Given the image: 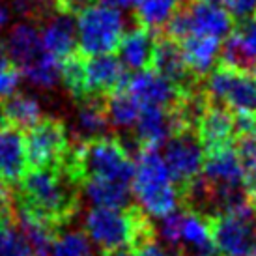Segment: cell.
<instances>
[{
    "instance_id": "obj_31",
    "label": "cell",
    "mask_w": 256,
    "mask_h": 256,
    "mask_svg": "<svg viewBox=\"0 0 256 256\" xmlns=\"http://www.w3.org/2000/svg\"><path fill=\"white\" fill-rule=\"evenodd\" d=\"M17 224V200L15 189L0 182V226Z\"/></svg>"
},
{
    "instance_id": "obj_35",
    "label": "cell",
    "mask_w": 256,
    "mask_h": 256,
    "mask_svg": "<svg viewBox=\"0 0 256 256\" xmlns=\"http://www.w3.org/2000/svg\"><path fill=\"white\" fill-rule=\"evenodd\" d=\"M96 4V0H54V10L58 14L66 15H78L82 10Z\"/></svg>"
},
{
    "instance_id": "obj_40",
    "label": "cell",
    "mask_w": 256,
    "mask_h": 256,
    "mask_svg": "<svg viewBox=\"0 0 256 256\" xmlns=\"http://www.w3.org/2000/svg\"><path fill=\"white\" fill-rule=\"evenodd\" d=\"M8 19H10V8H8L6 0H0V30L6 26Z\"/></svg>"
},
{
    "instance_id": "obj_19",
    "label": "cell",
    "mask_w": 256,
    "mask_h": 256,
    "mask_svg": "<svg viewBox=\"0 0 256 256\" xmlns=\"http://www.w3.org/2000/svg\"><path fill=\"white\" fill-rule=\"evenodd\" d=\"M4 47H6L15 68L21 73L47 54V50L42 43L38 24L30 21L14 24L8 32L6 40H4Z\"/></svg>"
},
{
    "instance_id": "obj_22",
    "label": "cell",
    "mask_w": 256,
    "mask_h": 256,
    "mask_svg": "<svg viewBox=\"0 0 256 256\" xmlns=\"http://www.w3.org/2000/svg\"><path fill=\"white\" fill-rule=\"evenodd\" d=\"M154 54V34L142 26H133L124 34L118 47V58L129 73L150 70Z\"/></svg>"
},
{
    "instance_id": "obj_24",
    "label": "cell",
    "mask_w": 256,
    "mask_h": 256,
    "mask_svg": "<svg viewBox=\"0 0 256 256\" xmlns=\"http://www.w3.org/2000/svg\"><path fill=\"white\" fill-rule=\"evenodd\" d=\"M82 191L94 202V208H114L122 210L133 202L131 185L122 182H108V180H88L82 185Z\"/></svg>"
},
{
    "instance_id": "obj_43",
    "label": "cell",
    "mask_w": 256,
    "mask_h": 256,
    "mask_svg": "<svg viewBox=\"0 0 256 256\" xmlns=\"http://www.w3.org/2000/svg\"><path fill=\"white\" fill-rule=\"evenodd\" d=\"M4 124H6V122H4V116H2V108H0V128H2Z\"/></svg>"
},
{
    "instance_id": "obj_41",
    "label": "cell",
    "mask_w": 256,
    "mask_h": 256,
    "mask_svg": "<svg viewBox=\"0 0 256 256\" xmlns=\"http://www.w3.org/2000/svg\"><path fill=\"white\" fill-rule=\"evenodd\" d=\"M249 202H250V210H252L256 215V185H252L249 189Z\"/></svg>"
},
{
    "instance_id": "obj_7",
    "label": "cell",
    "mask_w": 256,
    "mask_h": 256,
    "mask_svg": "<svg viewBox=\"0 0 256 256\" xmlns=\"http://www.w3.org/2000/svg\"><path fill=\"white\" fill-rule=\"evenodd\" d=\"M212 100L226 105L232 112L256 116V72L217 64L204 80Z\"/></svg>"
},
{
    "instance_id": "obj_8",
    "label": "cell",
    "mask_w": 256,
    "mask_h": 256,
    "mask_svg": "<svg viewBox=\"0 0 256 256\" xmlns=\"http://www.w3.org/2000/svg\"><path fill=\"white\" fill-rule=\"evenodd\" d=\"M161 157L170 172L176 191L182 194L202 174L206 152L200 144L196 131H180L163 144Z\"/></svg>"
},
{
    "instance_id": "obj_4",
    "label": "cell",
    "mask_w": 256,
    "mask_h": 256,
    "mask_svg": "<svg viewBox=\"0 0 256 256\" xmlns=\"http://www.w3.org/2000/svg\"><path fill=\"white\" fill-rule=\"evenodd\" d=\"M131 191L150 217L163 219L180 208V194L157 150H140L136 154Z\"/></svg>"
},
{
    "instance_id": "obj_13",
    "label": "cell",
    "mask_w": 256,
    "mask_h": 256,
    "mask_svg": "<svg viewBox=\"0 0 256 256\" xmlns=\"http://www.w3.org/2000/svg\"><path fill=\"white\" fill-rule=\"evenodd\" d=\"M129 72L116 54L84 56V98H108L126 84Z\"/></svg>"
},
{
    "instance_id": "obj_20",
    "label": "cell",
    "mask_w": 256,
    "mask_h": 256,
    "mask_svg": "<svg viewBox=\"0 0 256 256\" xmlns=\"http://www.w3.org/2000/svg\"><path fill=\"white\" fill-rule=\"evenodd\" d=\"M202 178L214 185H245L243 166L234 144L208 152Z\"/></svg>"
},
{
    "instance_id": "obj_32",
    "label": "cell",
    "mask_w": 256,
    "mask_h": 256,
    "mask_svg": "<svg viewBox=\"0 0 256 256\" xmlns=\"http://www.w3.org/2000/svg\"><path fill=\"white\" fill-rule=\"evenodd\" d=\"M220 4L232 15L236 24L256 17V0H220Z\"/></svg>"
},
{
    "instance_id": "obj_14",
    "label": "cell",
    "mask_w": 256,
    "mask_h": 256,
    "mask_svg": "<svg viewBox=\"0 0 256 256\" xmlns=\"http://www.w3.org/2000/svg\"><path fill=\"white\" fill-rule=\"evenodd\" d=\"M126 88L140 105H156V107L172 108L180 101L185 90L172 84L170 80L161 77L154 70H142V72L129 73L126 78Z\"/></svg>"
},
{
    "instance_id": "obj_26",
    "label": "cell",
    "mask_w": 256,
    "mask_h": 256,
    "mask_svg": "<svg viewBox=\"0 0 256 256\" xmlns=\"http://www.w3.org/2000/svg\"><path fill=\"white\" fill-rule=\"evenodd\" d=\"M107 110L114 133L116 131H131L140 116L142 105L126 88H120L107 98Z\"/></svg>"
},
{
    "instance_id": "obj_34",
    "label": "cell",
    "mask_w": 256,
    "mask_h": 256,
    "mask_svg": "<svg viewBox=\"0 0 256 256\" xmlns=\"http://www.w3.org/2000/svg\"><path fill=\"white\" fill-rule=\"evenodd\" d=\"M19 82H21V72L17 68H10L6 72H0V101L17 92Z\"/></svg>"
},
{
    "instance_id": "obj_1",
    "label": "cell",
    "mask_w": 256,
    "mask_h": 256,
    "mask_svg": "<svg viewBox=\"0 0 256 256\" xmlns=\"http://www.w3.org/2000/svg\"><path fill=\"white\" fill-rule=\"evenodd\" d=\"M80 192L82 187L66 172L64 166L30 168L15 187V200L19 208H24L64 232L78 217Z\"/></svg>"
},
{
    "instance_id": "obj_9",
    "label": "cell",
    "mask_w": 256,
    "mask_h": 256,
    "mask_svg": "<svg viewBox=\"0 0 256 256\" xmlns=\"http://www.w3.org/2000/svg\"><path fill=\"white\" fill-rule=\"evenodd\" d=\"M212 238L217 256H245L256 249V215H212Z\"/></svg>"
},
{
    "instance_id": "obj_30",
    "label": "cell",
    "mask_w": 256,
    "mask_h": 256,
    "mask_svg": "<svg viewBox=\"0 0 256 256\" xmlns=\"http://www.w3.org/2000/svg\"><path fill=\"white\" fill-rule=\"evenodd\" d=\"M12 2L22 17H26V21L34 22V24L42 22L47 15L56 12L54 0H12Z\"/></svg>"
},
{
    "instance_id": "obj_15",
    "label": "cell",
    "mask_w": 256,
    "mask_h": 256,
    "mask_svg": "<svg viewBox=\"0 0 256 256\" xmlns=\"http://www.w3.org/2000/svg\"><path fill=\"white\" fill-rule=\"evenodd\" d=\"M28 154L24 131L4 124L0 128V182L17 187L28 174Z\"/></svg>"
},
{
    "instance_id": "obj_6",
    "label": "cell",
    "mask_w": 256,
    "mask_h": 256,
    "mask_svg": "<svg viewBox=\"0 0 256 256\" xmlns=\"http://www.w3.org/2000/svg\"><path fill=\"white\" fill-rule=\"evenodd\" d=\"M24 136L30 168L64 166L72 150V136L64 118L43 116L34 128L26 131Z\"/></svg>"
},
{
    "instance_id": "obj_29",
    "label": "cell",
    "mask_w": 256,
    "mask_h": 256,
    "mask_svg": "<svg viewBox=\"0 0 256 256\" xmlns=\"http://www.w3.org/2000/svg\"><path fill=\"white\" fill-rule=\"evenodd\" d=\"M0 256H36L17 224L0 226Z\"/></svg>"
},
{
    "instance_id": "obj_39",
    "label": "cell",
    "mask_w": 256,
    "mask_h": 256,
    "mask_svg": "<svg viewBox=\"0 0 256 256\" xmlns=\"http://www.w3.org/2000/svg\"><path fill=\"white\" fill-rule=\"evenodd\" d=\"M100 256H136L135 249L131 247H120V249H112L107 252H100Z\"/></svg>"
},
{
    "instance_id": "obj_27",
    "label": "cell",
    "mask_w": 256,
    "mask_h": 256,
    "mask_svg": "<svg viewBox=\"0 0 256 256\" xmlns=\"http://www.w3.org/2000/svg\"><path fill=\"white\" fill-rule=\"evenodd\" d=\"M90 242L92 240L88 238V234L82 228H78V230L66 228L54 240L49 256H96V250Z\"/></svg>"
},
{
    "instance_id": "obj_44",
    "label": "cell",
    "mask_w": 256,
    "mask_h": 256,
    "mask_svg": "<svg viewBox=\"0 0 256 256\" xmlns=\"http://www.w3.org/2000/svg\"><path fill=\"white\" fill-rule=\"evenodd\" d=\"M245 256H256V249L252 250V252H249V254H245Z\"/></svg>"
},
{
    "instance_id": "obj_2",
    "label": "cell",
    "mask_w": 256,
    "mask_h": 256,
    "mask_svg": "<svg viewBox=\"0 0 256 256\" xmlns=\"http://www.w3.org/2000/svg\"><path fill=\"white\" fill-rule=\"evenodd\" d=\"M64 168L80 187L88 180H108L131 185L135 176V159L120 136L108 135L84 142L72 140Z\"/></svg>"
},
{
    "instance_id": "obj_16",
    "label": "cell",
    "mask_w": 256,
    "mask_h": 256,
    "mask_svg": "<svg viewBox=\"0 0 256 256\" xmlns=\"http://www.w3.org/2000/svg\"><path fill=\"white\" fill-rule=\"evenodd\" d=\"M135 135L138 152L140 150H159L174 133H178V124L174 120L170 108L144 105L135 128L131 129Z\"/></svg>"
},
{
    "instance_id": "obj_17",
    "label": "cell",
    "mask_w": 256,
    "mask_h": 256,
    "mask_svg": "<svg viewBox=\"0 0 256 256\" xmlns=\"http://www.w3.org/2000/svg\"><path fill=\"white\" fill-rule=\"evenodd\" d=\"M196 135L200 144L204 146V152L224 148L234 144L236 140V118L234 112L219 101L212 100L206 107L198 126Z\"/></svg>"
},
{
    "instance_id": "obj_23",
    "label": "cell",
    "mask_w": 256,
    "mask_h": 256,
    "mask_svg": "<svg viewBox=\"0 0 256 256\" xmlns=\"http://www.w3.org/2000/svg\"><path fill=\"white\" fill-rule=\"evenodd\" d=\"M0 108L8 126H15L22 131L32 129L45 116L40 101L34 96H28L19 90L0 101Z\"/></svg>"
},
{
    "instance_id": "obj_33",
    "label": "cell",
    "mask_w": 256,
    "mask_h": 256,
    "mask_svg": "<svg viewBox=\"0 0 256 256\" xmlns=\"http://www.w3.org/2000/svg\"><path fill=\"white\" fill-rule=\"evenodd\" d=\"M234 34L238 36V40L242 42V45L247 49L250 56L256 58V17L236 24Z\"/></svg>"
},
{
    "instance_id": "obj_21",
    "label": "cell",
    "mask_w": 256,
    "mask_h": 256,
    "mask_svg": "<svg viewBox=\"0 0 256 256\" xmlns=\"http://www.w3.org/2000/svg\"><path fill=\"white\" fill-rule=\"evenodd\" d=\"M220 45L222 42L208 36H187L184 42H180L185 64L194 77L206 80V77L219 62Z\"/></svg>"
},
{
    "instance_id": "obj_5",
    "label": "cell",
    "mask_w": 256,
    "mask_h": 256,
    "mask_svg": "<svg viewBox=\"0 0 256 256\" xmlns=\"http://www.w3.org/2000/svg\"><path fill=\"white\" fill-rule=\"evenodd\" d=\"M124 38V17L120 10L101 2L77 15V52L82 56L116 54Z\"/></svg>"
},
{
    "instance_id": "obj_11",
    "label": "cell",
    "mask_w": 256,
    "mask_h": 256,
    "mask_svg": "<svg viewBox=\"0 0 256 256\" xmlns=\"http://www.w3.org/2000/svg\"><path fill=\"white\" fill-rule=\"evenodd\" d=\"M182 10L187 19L189 36H208L224 42L236 28V21L220 4L184 0Z\"/></svg>"
},
{
    "instance_id": "obj_36",
    "label": "cell",
    "mask_w": 256,
    "mask_h": 256,
    "mask_svg": "<svg viewBox=\"0 0 256 256\" xmlns=\"http://www.w3.org/2000/svg\"><path fill=\"white\" fill-rule=\"evenodd\" d=\"M136 256H182V252H176V250L168 249L164 243H161L159 240H154V242L146 243L142 247H138L135 250Z\"/></svg>"
},
{
    "instance_id": "obj_18",
    "label": "cell",
    "mask_w": 256,
    "mask_h": 256,
    "mask_svg": "<svg viewBox=\"0 0 256 256\" xmlns=\"http://www.w3.org/2000/svg\"><path fill=\"white\" fill-rule=\"evenodd\" d=\"M38 30L45 50L58 62L77 52V21L73 15L52 12L38 22Z\"/></svg>"
},
{
    "instance_id": "obj_42",
    "label": "cell",
    "mask_w": 256,
    "mask_h": 256,
    "mask_svg": "<svg viewBox=\"0 0 256 256\" xmlns=\"http://www.w3.org/2000/svg\"><path fill=\"white\" fill-rule=\"evenodd\" d=\"M200 2H208V4H219L220 0H200Z\"/></svg>"
},
{
    "instance_id": "obj_38",
    "label": "cell",
    "mask_w": 256,
    "mask_h": 256,
    "mask_svg": "<svg viewBox=\"0 0 256 256\" xmlns=\"http://www.w3.org/2000/svg\"><path fill=\"white\" fill-rule=\"evenodd\" d=\"M105 4H108V6L112 8H136L138 4H140V0H103Z\"/></svg>"
},
{
    "instance_id": "obj_37",
    "label": "cell",
    "mask_w": 256,
    "mask_h": 256,
    "mask_svg": "<svg viewBox=\"0 0 256 256\" xmlns=\"http://www.w3.org/2000/svg\"><path fill=\"white\" fill-rule=\"evenodd\" d=\"M10 68H15V64L12 62L10 54H8L6 47H4V42H0V72H6Z\"/></svg>"
},
{
    "instance_id": "obj_10",
    "label": "cell",
    "mask_w": 256,
    "mask_h": 256,
    "mask_svg": "<svg viewBox=\"0 0 256 256\" xmlns=\"http://www.w3.org/2000/svg\"><path fill=\"white\" fill-rule=\"evenodd\" d=\"M73 142H84L114 135L108 120L107 98H82L72 101V110L66 120Z\"/></svg>"
},
{
    "instance_id": "obj_3",
    "label": "cell",
    "mask_w": 256,
    "mask_h": 256,
    "mask_svg": "<svg viewBox=\"0 0 256 256\" xmlns=\"http://www.w3.org/2000/svg\"><path fill=\"white\" fill-rule=\"evenodd\" d=\"M82 230L100 252L120 247L136 250L146 243L159 240L157 224H154L150 215L136 202L122 210L92 208L82 220Z\"/></svg>"
},
{
    "instance_id": "obj_12",
    "label": "cell",
    "mask_w": 256,
    "mask_h": 256,
    "mask_svg": "<svg viewBox=\"0 0 256 256\" xmlns=\"http://www.w3.org/2000/svg\"><path fill=\"white\" fill-rule=\"evenodd\" d=\"M150 70L159 73L161 77L170 80L172 84H176L182 90H189L192 86L204 82L194 77L191 70L187 68L180 43L164 34L154 36V54H152Z\"/></svg>"
},
{
    "instance_id": "obj_25",
    "label": "cell",
    "mask_w": 256,
    "mask_h": 256,
    "mask_svg": "<svg viewBox=\"0 0 256 256\" xmlns=\"http://www.w3.org/2000/svg\"><path fill=\"white\" fill-rule=\"evenodd\" d=\"M182 2L184 0H140L133 14L136 26H142L154 36L161 34L176 15Z\"/></svg>"
},
{
    "instance_id": "obj_28",
    "label": "cell",
    "mask_w": 256,
    "mask_h": 256,
    "mask_svg": "<svg viewBox=\"0 0 256 256\" xmlns=\"http://www.w3.org/2000/svg\"><path fill=\"white\" fill-rule=\"evenodd\" d=\"M234 148L242 161L245 187L249 191L252 185H256V133L236 136Z\"/></svg>"
}]
</instances>
